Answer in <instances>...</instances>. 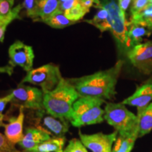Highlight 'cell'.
<instances>
[{
	"mask_svg": "<svg viewBox=\"0 0 152 152\" xmlns=\"http://www.w3.org/2000/svg\"><path fill=\"white\" fill-rule=\"evenodd\" d=\"M14 0H0V20L9 17L13 12Z\"/></svg>",
	"mask_w": 152,
	"mask_h": 152,
	"instance_id": "24",
	"label": "cell"
},
{
	"mask_svg": "<svg viewBox=\"0 0 152 152\" xmlns=\"http://www.w3.org/2000/svg\"><path fill=\"white\" fill-rule=\"evenodd\" d=\"M104 120L118 134H130L139 130L137 115L129 111L122 102L106 104Z\"/></svg>",
	"mask_w": 152,
	"mask_h": 152,
	"instance_id": "4",
	"label": "cell"
},
{
	"mask_svg": "<svg viewBox=\"0 0 152 152\" xmlns=\"http://www.w3.org/2000/svg\"><path fill=\"white\" fill-rule=\"evenodd\" d=\"M66 143L65 137H52L33 149L27 152H64V147Z\"/></svg>",
	"mask_w": 152,
	"mask_h": 152,
	"instance_id": "19",
	"label": "cell"
},
{
	"mask_svg": "<svg viewBox=\"0 0 152 152\" xmlns=\"http://www.w3.org/2000/svg\"><path fill=\"white\" fill-rule=\"evenodd\" d=\"M139 122V137H141L152 130V102L144 107L137 108Z\"/></svg>",
	"mask_w": 152,
	"mask_h": 152,
	"instance_id": "16",
	"label": "cell"
},
{
	"mask_svg": "<svg viewBox=\"0 0 152 152\" xmlns=\"http://www.w3.org/2000/svg\"><path fill=\"white\" fill-rule=\"evenodd\" d=\"M13 99V94H9L7 96H4V97L0 98V113H2L4 110L5 109L6 106H7V104L10 103Z\"/></svg>",
	"mask_w": 152,
	"mask_h": 152,
	"instance_id": "32",
	"label": "cell"
},
{
	"mask_svg": "<svg viewBox=\"0 0 152 152\" xmlns=\"http://www.w3.org/2000/svg\"><path fill=\"white\" fill-rule=\"evenodd\" d=\"M68 1V0H58V2H59V4H60V3H63V2H64V1Z\"/></svg>",
	"mask_w": 152,
	"mask_h": 152,
	"instance_id": "35",
	"label": "cell"
},
{
	"mask_svg": "<svg viewBox=\"0 0 152 152\" xmlns=\"http://www.w3.org/2000/svg\"><path fill=\"white\" fill-rule=\"evenodd\" d=\"M22 9V5L18 4L13 9L12 14H11L10 16L4 19L0 20V43L3 42L4 39V35L7 26H8L13 20H15V19L20 18L19 13H20V11Z\"/></svg>",
	"mask_w": 152,
	"mask_h": 152,
	"instance_id": "22",
	"label": "cell"
},
{
	"mask_svg": "<svg viewBox=\"0 0 152 152\" xmlns=\"http://www.w3.org/2000/svg\"><path fill=\"white\" fill-rule=\"evenodd\" d=\"M6 116L4 114L2 113H0V128L1 127H4V120L5 119Z\"/></svg>",
	"mask_w": 152,
	"mask_h": 152,
	"instance_id": "34",
	"label": "cell"
},
{
	"mask_svg": "<svg viewBox=\"0 0 152 152\" xmlns=\"http://www.w3.org/2000/svg\"><path fill=\"white\" fill-rule=\"evenodd\" d=\"M78 4H80V0H68L63 3H60L58 5V9L64 12Z\"/></svg>",
	"mask_w": 152,
	"mask_h": 152,
	"instance_id": "30",
	"label": "cell"
},
{
	"mask_svg": "<svg viewBox=\"0 0 152 152\" xmlns=\"http://www.w3.org/2000/svg\"><path fill=\"white\" fill-rule=\"evenodd\" d=\"M127 28V38L129 50L135 45L140 44L144 37H149L152 34V30L140 23L128 22Z\"/></svg>",
	"mask_w": 152,
	"mask_h": 152,
	"instance_id": "15",
	"label": "cell"
},
{
	"mask_svg": "<svg viewBox=\"0 0 152 152\" xmlns=\"http://www.w3.org/2000/svg\"><path fill=\"white\" fill-rule=\"evenodd\" d=\"M52 137V134L45 129L39 127H29L25 130L23 137L18 145L25 152H27Z\"/></svg>",
	"mask_w": 152,
	"mask_h": 152,
	"instance_id": "12",
	"label": "cell"
},
{
	"mask_svg": "<svg viewBox=\"0 0 152 152\" xmlns=\"http://www.w3.org/2000/svg\"><path fill=\"white\" fill-rule=\"evenodd\" d=\"M37 118L38 120L37 127L45 129L54 137H64L66 132H68L69 124L68 120L56 118L52 115L46 114L45 109L37 110Z\"/></svg>",
	"mask_w": 152,
	"mask_h": 152,
	"instance_id": "11",
	"label": "cell"
},
{
	"mask_svg": "<svg viewBox=\"0 0 152 152\" xmlns=\"http://www.w3.org/2000/svg\"><path fill=\"white\" fill-rule=\"evenodd\" d=\"M89 11H90V9H87L80 4L75 6L73 8L64 11V14L69 20L74 22H77L81 20Z\"/></svg>",
	"mask_w": 152,
	"mask_h": 152,
	"instance_id": "23",
	"label": "cell"
},
{
	"mask_svg": "<svg viewBox=\"0 0 152 152\" xmlns=\"http://www.w3.org/2000/svg\"><path fill=\"white\" fill-rule=\"evenodd\" d=\"M118 134V133L115 130L111 134L99 132L92 134H83L79 131L81 142L85 147L92 152H112Z\"/></svg>",
	"mask_w": 152,
	"mask_h": 152,
	"instance_id": "10",
	"label": "cell"
},
{
	"mask_svg": "<svg viewBox=\"0 0 152 152\" xmlns=\"http://www.w3.org/2000/svg\"><path fill=\"white\" fill-rule=\"evenodd\" d=\"M16 149L15 145L11 143L5 135L0 133V152H11Z\"/></svg>",
	"mask_w": 152,
	"mask_h": 152,
	"instance_id": "27",
	"label": "cell"
},
{
	"mask_svg": "<svg viewBox=\"0 0 152 152\" xmlns=\"http://www.w3.org/2000/svg\"><path fill=\"white\" fill-rule=\"evenodd\" d=\"M101 4L96 7H102L109 13L111 32L116 41L118 49L126 54L128 52V28L126 18H124L118 6V0H100Z\"/></svg>",
	"mask_w": 152,
	"mask_h": 152,
	"instance_id": "5",
	"label": "cell"
},
{
	"mask_svg": "<svg viewBox=\"0 0 152 152\" xmlns=\"http://www.w3.org/2000/svg\"><path fill=\"white\" fill-rule=\"evenodd\" d=\"M39 0H23L22 3L23 9L26 10V14L28 17L35 20Z\"/></svg>",
	"mask_w": 152,
	"mask_h": 152,
	"instance_id": "25",
	"label": "cell"
},
{
	"mask_svg": "<svg viewBox=\"0 0 152 152\" xmlns=\"http://www.w3.org/2000/svg\"><path fill=\"white\" fill-rule=\"evenodd\" d=\"M44 23L53 28L62 29V28H66L68 26L75 23L76 22L69 20L65 16L64 11H60L59 9H57L54 14Z\"/></svg>",
	"mask_w": 152,
	"mask_h": 152,
	"instance_id": "21",
	"label": "cell"
},
{
	"mask_svg": "<svg viewBox=\"0 0 152 152\" xmlns=\"http://www.w3.org/2000/svg\"><path fill=\"white\" fill-rule=\"evenodd\" d=\"M62 78L59 66L48 64L28 72L20 83H30L40 87L45 94L54 90Z\"/></svg>",
	"mask_w": 152,
	"mask_h": 152,
	"instance_id": "6",
	"label": "cell"
},
{
	"mask_svg": "<svg viewBox=\"0 0 152 152\" xmlns=\"http://www.w3.org/2000/svg\"><path fill=\"white\" fill-rule=\"evenodd\" d=\"M24 108L20 107L16 117L8 118L9 123L4 125V135L13 144H18L23 137V123L25 119Z\"/></svg>",
	"mask_w": 152,
	"mask_h": 152,
	"instance_id": "13",
	"label": "cell"
},
{
	"mask_svg": "<svg viewBox=\"0 0 152 152\" xmlns=\"http://www.w3.org/2000/svg\"><path fill=\"white\" fill-rule=\"evenodd\" d=\"M152 101V83H147L137 87L135 92L122 102L125 105L144 107Z\"/></svg>",
	"mask_w": 152,
	"mask_h": 152,
	"instance_id": "14",
	"label": "cell"
},
{
	"mask_svg": "<svg viewBox=\"0 0 152 152\" xmlns=\"http://www.w3.org/2000/svg\"><path fill=\"white\" fill-rule=\"evenodd\" d=\"M11 94L13 99L11 103L15 106L35 111L44 109V92L37 87L20 83Z\"/></svg>",
	"mask_w": 152,
	"mask_h": 152,
	"instance_id": "7",
	"label": "cell"
},
{
	"mask_svg": "<svg viewBox=\"0 0 152 152\" xmlns=\"http://www.w3.org/2000/svg\"><path fill=\"white\" fill-rule=\"evenodd\" d=\"M132 23H140L144 24V26H147L149 29L152 30V14L149 16L144 17L137 20H130Z\"/></svg>",
	"mask_w": 152,
	"mask_h": 152,
	"instance_id": "31",
	"label": "cell"
},
{
	"mask_svg": "<svg viewBox=\"0 0 152 152\" xmlns=\"http://www.w3.org/2000/svg\"><path fill=\"white\" fill-rule=\"evenodd\" d=\"M79 97L73 85L63 77L54 90L44 94V109L49 115L71 121L73 104Z\"/></svg>",
	"mask_w": 152,
	"mask_h": 152,
	"instance_id": "2",
	"label": "cell"
},
{
	"mask_svg": "<svg viewBox=\"0 0 152 152\" xmlns=\"http://www.w3.org/2000/svg\"><path fill=\"white\" fill-rule=\"evenodd\" d=\"M152 14V2L149 3L147 6H146L144 9H142L141 11L135 14L132 15L130 20H137L139 19L144 18V17L149 16Z\"/></svg>",
	"mask_w": 152,
	"mask_h": 152,
	"instance_id": "29",
	"label": "cell"
},
{
	"mask_svg": "<svg viewBox=\"0 0 152 152\" xmlns=\"http://www.w3.org/2000/svg\"><path fill=\"white\" fill-rule=\"evenodd\" d=\"M149 3H151V0H132L130 9L131 14L133 15L137 14Z\"/></svg>",
	"mask_w": 152,
	"mask_h": 152,
	"instance_id": "28",
	"label": "cell"
},
{
	"mask_svg": "<svg viewBox=\"0 0 152 152\" xmlns=\"http://www.w3.org/2000/svg\"><path fill=\"white\" fill-rule=\"evenodd\" d=\"M11 152H20V151H18V150H16V149H14V150H13L12 151H11Z\"/></svg>",
	"mask_w": 152,
	"mask_h": 152,
	"instance_id": "36",
	"label": "cell"
},
{
	"mask_svg": "<svg viewBox=\"0 0 152 152\" xmlns=\"http://www.w3.org/2000/svg\"><path fill=\"white\" fill-rule=\"evenodd\" d=\"M58 0H39L34 20L44 23L58 9Z\"/></svg>",
	"mask_w": 152,
	"mask_h": 152,
	"instance_id": "17",
	"label": "cell"
},
{
	"mask_svg": "<svg viewBox=\"0 0 152 152\" xmlns=\"http://www.w3.org/2000/svg\"><path fill=\"white\" fill-rule=\"evenodd\" d=\"M131 64L144 75L152 73V40L139 44L126 53Z\"/></svg>",
	"mask_w": 152,
	"mask_h": 152,
	"instance_id": "8",
	"label": "cell"
},
{
	"mask_svg": "<svg viewBox=\"0 0 152 152\" xmlns=\"http://www.w3.org/2000/svg\"><path fill=\"white\" fill-rule=\"evenodd\" d=\"M9 56L11 67L19 66L27 72L33 69L35 54L31 46L21 41H16L9 47Z\"/></svg>",
	"mask_w": 152,
	"mask_h": 152,
	"instance_id": "9",
	"label": "cell"
},
{
	"mask_svg": "<svg viewBox=\"0 0 152 152\" xmlns=\"http://www.w3.org/2000/svg\"><path fill=\"white\" fill-rule=\"evenodd\" d=\"M139 137V130L130 134H118L114 142L112 152H130L136 140Z\"/></svg>",
	"mask_w": 152,
	"mask_h": 152,
	"instance_id": "18",
	"label": "cell"
},
{
	"mask_svg": "<svg viewBox=\"0 0 152 152\" xmlns=\"http://www.w3.org/2000/svg\"><path fill=\"white\" fill-rule=\"evenodd\" d=\"M64 152H88V151L81 140L72 139L69 141Z\"/></svg>",
	"mask_w": 152,
	"mask_h": 152,
	"instance_id": "26",
	"label": "cell"
},
{
	"mask_svg": "<svg viewBox=\"0 0 152 152\" xmlns=\"http://www.w3.org/2000/svg\"><path fill=\"white\" fill-rule=\"evenodd\" d=\"M123 64L124 62L122 60H118L113 67L107 70L77 78L67 80L73 85L80 96H92L104 100L112 99L117 93L115 86Z\"/></svg>",
	"mask_w": 152,
	"mask_h": 152,
	"instance_id": "1",
	"label": "cell"
},
{
	"mask_svg": "<svg viewBox=\"0 0 152 152\" xmlns=\"http://www.w3.org/2000/svg\"><path fill=\"white\" fill-rule=\"evenodd\" d=\"M103 99L92 96H80L73 104L71 123L74 127L85 126L102 123L104 121V110L102 106Z\"/></svg>",
	"mask_w": 152,
	"mask_h": 152,
	"instance_id": "3",
	"label": "cell"
},
{
	"mask_svg": "<svg viewBox=\"0 0 152 152\" xmlns=\"http://www.w3.org/2000/svg\"><path fill=\"white\" fill-rule=\"evenodd\" d=\"M98 8H99V10L95 14V16L90 20H86L85 22L94 26L102 33L107 30L111 31V26L109 23V13L102 7H98Z\"/></svg>",
	"mask_w": 152,
	"mask_h": 152,
	"instance_id": "20",
	"label": "cell"
},
{
	"mask_svg": "<svg viewBox=\"0 0 152 152\" xmlns=\"http://www.w3.org/2000/svg\"><path fill=\"white\" fill-rule=\"evenodd\" d=\"M132 0H118V6L119 8L121 9V13H122L123 16L124 18H126V11L129 7V5L130 4V3L132 2Z\"/></svg>",
	"mask_w": 152,
	"mask_h": 152,
	"instance_id": "33",
	"label": "cell"
}]
</instances>
